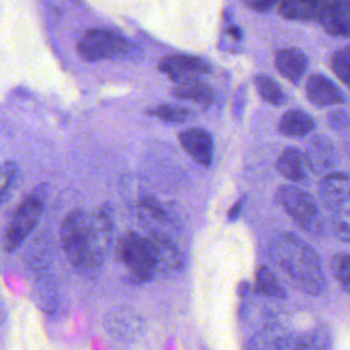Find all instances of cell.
I'll use <instances>...</instances> for the list:
<instances>
[{
	"label": "cell",
	"mask_w": 350,
	"mask_h": 350,
	"mask_svg": "<svg viewBox=\"0 0 350 350\" xmlns=\"http://www.w3.org/2000/svg\"><path fill=\"white\" fill-rule=\"evenodd\" d=\"M149 241L153 249L157 272L167 275L182 268L183 256L170 237L163 232H152Z\"/></svg>",
	"instance_id": "obj_12"
},
{
	"label": "cell",
	"mask_w": 350,
	"mask_h": 350,
	"mask_svg": "<svg viewBox=\"0 0 350 350\" xmlns=\"http://www.w3.org/2000/svg\"><path fill=\"white\" fill-rule=\"evenodd\" d=\"M5 320H7V308H5V302L1 295V291H0V325L4 324Z\"/></svg>",
	"instance_id": "obj_33"
},
{
	"label": "cell",
	"mask_w": 350,
	"mask_h": 350,
	"mask_svg": "<svg viewBox=\"0 0 350 350\" xmlns=\"http://www.w3.org/2000/svg\"><path fill=\"white\" fill-rule=\"evenodd\" d=\"M305 167L306 161L304 153L294 146L283 149L276 160V170L279 174L291 182H301L305 179Z\"/></svg>",
	"instance_id": "obj_19"
},
{
	"label": "cell",
	"mask_w": 350,
	"mask_h": 350,
	"mask_svg": "<svg viewBox=\"0 0 350 350\" xmlns=\"http://www.w3.org/2000/svg\"><path fill=\"white\" fill-rule=\"evenodd\" d=\"M157 68L175 82L198 78L211 72V66L204 59L180 53L164 56L159 62Z\"/></svg>",
	"instance_id": "obj_8"
},
{
	"label": "cell",
	"mask_w": 350,
	"mask_h": 350,
	"mask_svg": "<svg viewBox=\"0 0 350 350\" xmlns=\"http://www.w3.org/2000/svg\"><path fill=\"white\" fill-rule=\"evenodd\" d=\"M112 223L107 211L101 209L92 215V221L89 227L85 262L82 269L97 271L105 262L109 245H111Z\"/></svg>",
	"instance_id": "obj_7"
},
{
	"label": "cell",
	"mask_w": 350,
	"mask_h": 350,
	"mask_svg": "<svg viewBox=\"0 0 350 350\" xmlns=\"http://www.w3.org/2000/svg\"><path fill=\"white\" fill-rule=\"evenodd\" d=\"M256 290L272 298H283L286 295L276 275L267 265L258 267L256 272Z\"/></svg>",
	"instance_id": "obj_21"
},
{
	"label": "cell",
	"mask_w": 350,
	"mask_h": 350,
	"mask_svg": "<svg viewBox=\"0 0 350 350\" xmlns=\"http://www.w3.org/2000/svg\"><path fill=\"white\" fill-rule=\"evenodd\" d=\"M314 129L313 118L302 109L291 108L286 111L278 124L280 134L287 137H304Z\"/></svg>",
	"instance_id": "obj_20"
},
{
	"label": "cell",
	"mask_w": 350,
	"mask_h": 350,
	"mask_svg": "<svg viewBox=\"0 0 350 350\" xmlns=\"http://www.w3.org/2000/svg\"><path fill=\"white\" fill-rule=\"evenodd\" d=\"M271 260L286 273L294 287L309 295H320L325 276L314 249L294 234H283L269 246Z\"/></svg>",
	"instance_id": "obj_1"
},
{
	"label": "cell",
	"mask_w": 350,
	"mask_h": 350,
	"mask_svg": "<svg viewBox=\"0 0 350 350\" xmlns=\"http://www.w3.org/2000/svg\"><path fill=\"white\" fill-rule=\"evenodd\" d=\"M275 66L280 75L297 85L306 71L308 59L305 53L297 48H283L275 55Z\"/></svg>",
	"instance_id": "obj_16"
},
{
	"label": "cell",
	"mask_w": 350,
	"mask_h": 350,
	"mask_svg": "<svg viewBox=\"0 0 350 350\" xmlns=\"http://www.w3.org/2000/svg\"><path fill=\"white\" fill-rule=\"evenodd\" d=\"M327 122L334 130H342L350 124V116L342 109H335L327 115Z\"/></svg>",
	"instance_id": "obj_30"
},
{
	"label": "cell",
	"mask_w": 350,
	"mask_h": 350,
	"mask_svg": "<svg viewBox=\"0 0 350 350\" xmlns=\"http://www.w3.org/2000/svg\"><path fill=\"white\" fill-rule=\"evenodd\" d=\"M249 8L257 11V12H265L271 10L276 3L280 0H242Z\"/></svg>",
	"instance_id": "obj_31"
},
{
	"label": "cell",
	"mask_w": 350,
	"mask_h": 350,
	"mask_svg": "<svg viewBox=\"0 0 350 350\" xmlns=\"http://www.w3.org/2000/svg\"><path fill=\"white\" fill-rule=\"evenodd\" d=\"M139 209L146 213L148 216L156 219V220H160V221H164L167 219V215H165V211L161 208L160 202L152 197V196H144L141 197L139 200Z\"/></svg>",
	"instance_id": "obj_29"
},
{
	"label": "cell",
	"mask_w": 350,
	"mask_h": 350,
	"mask_svg": "<svg viewBox=\"0 0 350 350\" xmlns=\"http://www.w3.org/2000/svg\"><path fill=\"white\" fill-rule=\"evenodd\" d=\"M317 21L328 34L350 37V0H325Z\"/></svg>",
	"instance_id": "obj_13"
},
{
	"label": "cell",
	"mask_w": 350,
	"mask_h": 350,
	"mask_svg": "<svg viewBox=\"0 0 350 350\" xmlns=\"http://www.w3.org/2000/svg\"><path fill=\"white\" fill-rule=\"evenodd\" d=\"M179 142L183 150L200 165L209 167L213 160V139L209 131L201 127H191L182 131Z\"/></svg>",
	"instance_id": "obj_11"
},
{
	"label": "cell",
	"mask_w": 350,
	"mask_h": 350,
	"mask_svg": "<svg viewBox=\"0 0 350 350\" xmlns=\"http://www.w3.org/2000/svg\"><path fill=\"white\" fill-rule=\"evenodd\" d=\"M148 113L170 123H183L193 115L187 108L174 104H160L152 107L148 109Z\"/></svg>",
	"instance_id": "obj_23"
},
{
	"label": "cell",
	"mask_w": 350,
	"mask_h": 350,
	"mask_svg": "<svg viewBox=\"0 0 350 350\" xmlns=\"http://www.w3.org/2000/svg\"><path fill=\"white\" fill-rule=\"evenodd\" d=\"M319 198L324 208L335 211L350 201V176L345 172H327L319 185Z\"/></svg>",
	"instance_id": "obj_10"
},
{
	"label": "cell",
	"mask_w": 350,
	"mask_h": 350,
	"mask_svg": "<svg viewBox=\"0 0 350 350\" xmlns=\"http://www.w3.org/2000/svg\"><path fill=\"white\" fill-rule=\"evenodd\" d=\"M172 96L180 100H189V101L197 103L205 108L209 107L213 101L212 88L206 82L198 78H191V79L178 82L172 89Z\"/></svg>",
	"instance_id": "obj_17"
},
{
	"label": "cell",
	"mask_w": 350,
	"mask_h": 350,
	"mask_svg": "<svg viewBox=\"0 0 350 350\" xmlns=\"http://www.w3.org/2000/svg\"><path fill=\"white\" fill-rule=\"evenodd\" d=\"M276 198L284 212L308 231L320 228V211L314 198L294 185H282L276 191Z\"/></svg>",
	"instance_id": "obj_6"
},
{
	"label": "cell",
	"mask_w": 350,
	"mask_h": 350,
	"mask_svg": "<svg viewBox=\"0 0 350 350\" xmlns=\"http://www.w3.org/2000/svg\"><path fill=\"white\" fill-rule=\"evenodd\" d=\"M325 0H280L279 12L282 16L294 21L319 19Z\"/></svg>",
	"instance_id": "obj_18"
},
{
	"label": "cell",
	"mask_w": 350,
	"mask_h": 350,
	"mask_svg": "<svg viewBox=\"0 0 350 350\" xmlns=\"http://www.w3.org/2000/svg\"><path fill=\"white\" fill-rule=\"evenodd\" d=\"M304 156L306 167L313 174L328 172L339 161L336 148L325 135L321 134H316L309 139Z\"/></svg>",
	"instance_id": "obj_9"
},
{
	"label": "cell",
	"mask_w": 350,
	"mask_h": 350,
	"mask_svg": "<svg viewBox=\"0 0 350 350\" xmlns=\"http://www.w3.org/2000/svg\"><path fill=\"white\" fill-rule=\"evenodd\" d=\"M19 176V167L12 160L0 163V205L7 200Z\"/></svg>",
	"instance_id": "obj_25"
},
{
	"label": "cell",
	"mask_w": 350,
	"mask_h": 350,
	"mask_svg": "<svg viewBox=\"0 0 350 350\" xmlns=\"http://www.w3.org/2000/svg\"><path fill=\"white\" fill-rule=\"evenodd\" d=\"M331 269L339 286L346 293H350V254L349 253L335 254L331 261Z\"/></svg>",
	"instance_id": "obj_26"
},
{
	"label": "cell",
	"mask_w": 350,
	"mask_h": 350,
	"mask_svg": "<svg viewBox=\"0 0 350 350\" xmlns=\"http://www.w3.org/2000/svg\"><path fill=\"white\" fill-rule=\"evenodd\" d=\"M107 325L108 329H111L113 334L118 335H124L127 329L124 325L129 328V331H134L137 327V320L134 316L129 314V310L122 309V310H113V316H108L107 319Z\"/></svg>",
	"instance_id": "obj_28"
},
{
	"label": "cell",
	"mask_w": 350,
	"mask_h": 350,
	"mask_svg": "<svg viewBox=\"0 0 350 350\" xmlns=\"http://www.w3.org/2000/svg\"><path fill=\"white\" fill-rule=\"evenodd\" d=\"M33 295L36 304L44 312H53L57 306V283L53 273L49 269L33 272Z\"/></svg>",
	"instance_id": "obj_15"
},
{
	"label": "cell",
	"mask_w": 350,
	"mask_h": 350,
	"mask_svg": "<svg viewBox=\"0 0 350 350\" xmlns=\"http://www.w3.org/2000/svg\"><path fill=\"white\" fill-rule=\"evenodd\" d=\"M331 231L339 241L350 242V205L345 204L334 211Z\"/></svg>",
	"instance_id": "obj_24"
},
{
	"label": "cell",
	"mask_w": 350,
	"mask_h": 350,
	"mask_svg": "<svg viewBox=\"0 0 350 350\" xmlns=\"http://www.w3.org/2000/svg\"><path fill=\"white\" fill-rule=\"evenodd\" d=\"M334 74L350 89V46L338 49L331 57Z\"/></svg>",
	"instance_id": "obj_27"
},
{
	"label": "cell",
	"mask_w": 350,
	"mask_h": 350,
	"mask_svg": "<svg viewBox=\"0 0 350 350\" xmlns=\"http://www.w3.org/2000/svg\"><path fill=\"white\" fill-rule=\"evenodd\" d=\"M92 215L75 209L66 216L60 227V241L68 261L78 269L83 268Z\"/></svg>",
	"instance_id": "obj_5"
},
{
	"label": "cell",
	"mask_w": 350,
	"mask_h": 350,
	"mask_svg": "<svg viewBox=\"0 0 350 350\" xmlns=\"http://www.w3.org/2000/svg\"><path fill=\"white\" fill-rule=\"evenodd\" d=\"M120 257L130 279L135 283L149 282L156 269L153 249L148 237L129 232L120 245Z\"/></svg>",
	"instance_id": "obj_4"
},
{
	"label": "cell",
	"mask_w": 350,
	"mask_h": 350,
	"mask_svg": "<svg viewBox=\"0 0 350 350\" xmlns=\"http://www.w3.org/2000/svg\"><path fill=\"white\" fill-rule=\"evenodd\" d=\"M254 86L260 97L272 105H282L286 100L279 83L268 75H257L254 78Z\"/></svg>",
	"instance_id": "obj_22"
},
{
	"label": "cell",
	"mask_w": 350,
	"mask_h": 350,
	"mask_svg": "<svg viewBox=\"0 0 350 350\" xmlns=\"http://www.w3.org/2000/svg\"><path fill=\"white\" fill-rule=\"evenodd\" d=\"M131 48L122 34L108 29H90L77 42V51L86 62L123 57L130 53Z\"/></svg>",
	"instance_id": "obj_3"
},
{
	"label": "cell",
	"mask_w": 350,
	"mask_h": 350,
	"mask_svg": "<svg viewBox=\"0 0 350 350\" xmlns=\"http://www.w3.org/2000/svg\"><path fill=\"white\" fill-rule=\"evenodd\" d=\"M46 196V186L40 185L33 189L16 206L4 231V247L7 252H14L18 249L34 230L44 211Z\"/></svg>",
	"instance_id": "obj_2"
},
{
	"label": "cell",
	"mask_w": 350,
	"mask_h": 350,
	"mask_svg": "<svg viewBox=\"0 0 350 350\" xmlns=\"http://www.w3.org/2000/svg\"><path fill=\"white\" fill-rule=\"evenodd\" d=\"M305 92L308 100L316 107H329L345 103V94L342 90L327 77L321 74H313L308 78Z\"/></svg>",
	"instance_id": "obj_14"
},
{
	"label": "cell",
	"mask_w": 350,
	"mask_h": 350,
	"mask_svg": "<svg viewBox=\"0 0 350 350\" xmlns=\"http://www.w3.org/2000/svg\"><path fill=\"white\" fill-rule=\"evenodd\" d=\"M241 208H242V202L238 201V202L230 209V212H228V219H230V220H235V219L238 217V215L241 213Z\"/></svg>",
	"instance_id": "obj_32"
}]
</instances>
